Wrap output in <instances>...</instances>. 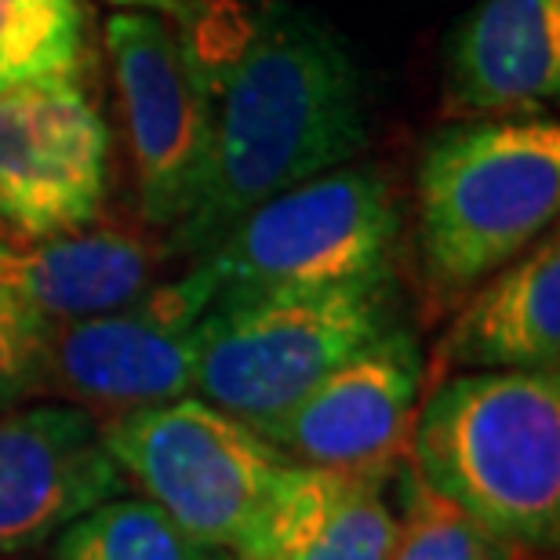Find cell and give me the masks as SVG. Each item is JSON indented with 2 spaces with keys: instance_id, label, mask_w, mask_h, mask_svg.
Masks as SVG:
<instances>
[{
  "instance_id": "cell-1",
  "label": "cell",
  "mask_w": 560,
  "mask_h": 560,
  "mask_svg": "<svg viewBox=\"0 0 560 560\" xmlns=\"http://www.w3.org/2000/svg\"><path fill=\"white\" fill-rule=\"evenodd\" d=\"M211 161L167 255L200 259L222 233L284 189L350 164L368 139L364 77L335 30L288 0H266L230 62L208 73Z\"/></svg>"
},
{
  "instance_id": "cell-2",
  "label": "cell",
  "mask_w": 560,
  "mask_h": 560,
  "mask_svg": "<svg viewBox=\"0 0 560 560\" xmlns=\"http://www.w3.org/2000/svg\"><path fill=\"white\" fill-rule=\"evenodd\" d=\"M422 488L463 510L495 550L560 539V375L463 372L425 386L408 441Z\"/></svg>"
},
{
  "instance_id": "cell-3",
  "label": "cell",
  "mask_w": 560,
  "mask_h": 560,
  "mask_svg": "<svg viewBox=\"0 0 560 560\" xmlns=\"http://www.w3.org/2000/svg\"><path fill=\"white\" fill-rule=\"evenodd\" d=\"M560 211L550 117H469L433 131L416 175V248L436 295H469L528 252Z\"/></svg>"
},
{
  "instance_id": "cell-4",
  "label": "cell",
  "mask_w": 560,
  "mask_h": 560,
  "mask_svg": "<svg viewBox=\"0 0 560 560\" xmlns=\"http://www.w3.org/2000/svg\"><path fill=\"white\" fill-rule=\"evenodd\" d=\"M400 324L394 273L331 288L219 299L200 328L194 394L259 425Z\"/></svg>"
},
{
  "instance_id": "cell-5",
  "label": "cell",
  "mask_w": 560,
  "mask_h": 560,
  "mask_svg": "<svg viewBox=\"0 0 560 560\" xmlns=\"http://www.w3.org/2000/svg\"><path fill=\"white\" fill-rule=\"evenodd\" d=\"M103 444L150 502L197 539L248 560L291 458L197 394L103 419Z\"/></svg>"
},
{
  "instance_id": "cell-6",
  "label": "cell",
  "mask_w": 560,
  "mask_h": 560,
  "mask_svg": "<svg viewBox=\"0 0 560 560\" xmlns=\"http://www.w3.org/2000/svg\"><path fill=\"white\" fill-rule=\"evenodd\" d=\"M400 208L375 167H331L252 208L200 259L219 299L394 273Z\"/></svg>"
},
{
  "instance_id": "cell-7",
  "label": "cell",
  "mask_w": 560,
  "mask_h": 560,
  "mask_svg": "<svg viewBox=\"0 0 560 560\" xmlns=\"http://www.w3.org/2000/svg\"><path fill=\"white\" fill-rule=\"evenodd\" d=\"M215 295L208 266L189 262L125 306L51 324L48 397L103 422L194 394L200 328Z\"/></svg>"
},
{
  "instance_id": "cell-8",
  "label": "cell",
  "mask_w": 560,
  "mask_h": 560,
  "mask_svg": "<svg viewBox=\"0 0 560 560\" xmlns=\"http://www.w3.org/2000/svg\"><path fill=\"white\" fill-rule=\"evenodd\" d=\"M120 109L136 156L145 226L172 233L194 211L211 161V88L200 55L153 11L117 8L106 22Z\"/></svg>"
},
{
  "instance_id": "cell-9",
  "label": "cell",
  "mask_w": 560,
  "mask_h": 560,
  "mask_svg": "<svg viewBox=\"0 0 560 560\" xmlns=\"http://www.w3.org/2000/svg\"><path fill=\"white\" fill-rule=\"evenodd\" d=\"M422 389V346L400 320L255 430L299 466L397 474L408 466Z\"/></svg>"
},
{
  "instance_id": "cell-10",
  "label": "cell",
  "mask_w": 560,
  "mask_h": 560,
  "mask_svg": "<svg viewBox=\"0 0 560 560\" xmlns=\"http://www.w3.org/2000/svg\"><path fill=\"white\" fill-rule=\"evenodd\" d=\"M109 131L81 84L0 95V222L22 241L95 226Z\"/></svg>"
},
{
  "instance_id": "cell-11",
  "label": "cell",
  "mask_w": 560,
  "mask_h": 560,
  "mask_svg": "<svg viewBox=\"0 0 560 560\" xmlns=\"http://www.w3.org/2000/svg\"><path fill=\"white\" fill-rule=\"evenodd\" d=\"M125 491L131 485L92 411L70 400H30L0 416V557L37 550Z\"/></svg>"
},
{
  "instance_id": "cell-12",
  "label": "cell",
  "mask_w": 560,
  "mask_h": 560,
  "mask_svg": "<svg viewBox=\"0 0 560 560\" xmlns=\"http://www.w3.org/2000/svg\"><path fill=\"white\" fill-rule=\"evenodd\" d=\"M560 95V0H480L444 48L452 117H539Z\"/></svg>"
},
{
  "instance_id": "cell-13",
  "label": "cell",
  "mask_w": 560,
  "mask_h": 560,
  "mask_svg": "<svg viewBox=\"0 0 560 560\" xmlns=\"http://www.w3.org/2000/svg\"><path fill=\"white\" fill-rule=\"evenodd\" d=\"M560 368V237L485 277L436 339L425 386L463 372H557Z\"/></svg>"
},
{
  "instance_id": "cell-14",
  "label": "cell",
  "mask_w": 560,
  "mask_h": 560,
  "mask_svg": "<svg viewBox=\"0 0 560 560\" xmlns=\"http://www.w3.org/2000/svg\"><path fill=\"white\" fill-rule=\"evenodd\" d=\"M167 248L125 230H77L62 237H0V288L51 324L95 317L139 299L161 280Z\"/></svg>"
},
{
  "instance_id": "cell-15",
  "label": "cell",
  "mask_w": 560,
  "mask_h": 560,
  "mask_svg": "<svg viewBox=\"0 0 560 560\" xmlns=\"http://www.w3.org/2000/svg\"><path fill=\"white\" fill-rule=\"evenodd\" d=\"M405 469L339 474L291 463L248 560H389L400 532L389 491Z\"/></svg>"
},
{
  "instance_id": "cell-16",
  "label": "cell",
  "mask_w": 560,
  "mask_h": 560,
  "mask_svg": "<svg viewBox=\"0 0 560 560\" xmlns=\"http://www.w3.org/2000/svg\"><path fill=\"white\" fill-rule=\"evenodd\" d=\"M88 66L84 0H0V95L81 84Z\"/></svg>"
},
{
  "instance_id": "cell-17",
  "label": "cell",
  "mask_w": 560,
  "mask_h": 560,
  "mask_svg": "<svg viewBox=\"0 0 560 560\" xmlns=\"http://www.w3.org/2000/svg\"><path fill=\"white\" fill-rule=\"evenodd\" d=\"M51 560H237L226 546L197 539L145 495L106 499L51 539Z\"/></svg>"
},
{
  "instance_id": "cell-18",
  "label": "cell",
  "mask_w": 560,
  "mask_h": 560,
  "mask_svg": "<svg viewBox=\"0 0 560 560\" xmlns=\"http://www.w3.org/2000/svg\"><path fill=\"white\" fill-rule=\"evenodd\" d=\"M400 491H405V510L389 560H495L499 550L488 542V535L463 510L422 488L411 466L400 480Z\"/></svg>"
},
{
  "instance_id": "cell-19",
  "label": "cell",
  "mask_w": 560,
  "mask_h": 560,
  "mask_svg": "<svg viewBox=\"0 0 560 560\" xmlns=\"http://www.w3.org/2000/svg\"><path fill=\"white\" fill-rule=\"evenodd\" d=\"M48 317L0 288V416L48 397Z\"/></svg>"
},
{
  "instance_id": "cell-20",
  "label": "cell",
  "mask_w": 560,
  "mask_h": 560,
  "mask_svg": "<svg viewBox=\"0 0 560 560\" xmlns=\"http://www.w3.org/2000/svg\"><path fill=\"white\" fill-rule=\"evenodd\" d=\"M114 8H131V11H153V15L175 19V22H194L205 11L208 0H106Z\"/></svg>"
}]
</instances>
